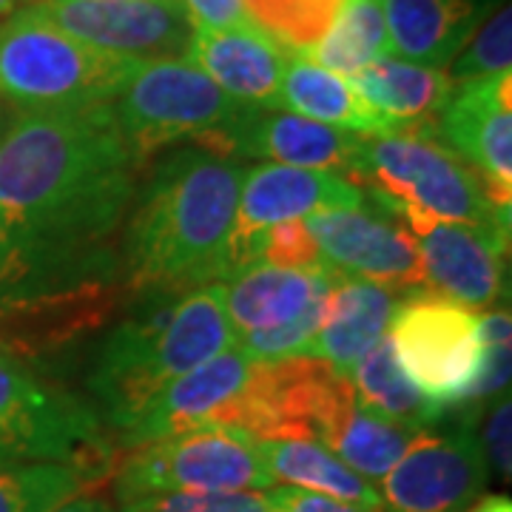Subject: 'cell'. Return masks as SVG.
Returning <instances> with one entry per match:
<instances>
[{"instance_id":"52a82bcc","label":"cell","mask_w":512,"mask_h":512,"mask_svg":"<svg viewBox=\"0 0 512 512\" xmlns=\"http://www.w3.org/2000/svg\"><path fill=\"white\" fill-rule=\"evenodd\" d=\"M274 478L254 439L194 427L131 447L117 467V501L157 493H262Z\"/></svg>"},{"instance_id":"e0dca14e","label":"cell","mask_w":512,"mask_h":512,"mask_svg":"<svg viewBox=\"0 0 512 512\" xmlns=\"http://www.w3.org/2000/svg\"><path fill=\"white\" fill-rule=\"evenodd\" d=\"M254 362L237 348L222 350L220 356L188 370L177 382L148 404L128 430L120 433L126 447H140L146 441L194 427H220L225 410L237 399L242 384L248 382Z\"/></svg>"},{"instance_id":"ba28073f","label":"cell","mask_w":512,"mask_h":512,"mask_svg":"<svg viewBox=\"0 0 512 512\" xmlns=\"http://www.w3.org/2000/svg\"><path fill=\"white\" fill-rule=\"evenodd\" d=\"M390 342L407 379L441 410L473 402L484 336L481 316L453 299L419 293L396 305Z\"/></svg>"},{"instance_id":"ffe728a7","label":"cell","mask_w":512,"mask_h":512,"mask_svg":"<svg viewBox=\"0 0 512 512\" xmlns=\"http://www.w3.org/2000/svg\"><path fill=\"white\" fill-rule=\"evenodd\" d=\"M498 0H384L390 55L447 69Z\"/></svg>"},{"instance_id":"ab89813d","label":"cell","mask_w":512,"mask_h":512,"mask_svg":"<svg viewBox=\"0 0 512 512\" xmlns=\"http://www.w3.org/2000/svg\"><path fill=\"white\" fill-rule=\"evenodd\" d=\"M26 3H35V0H0V18L12 15L15 9H20V6H26Z\"/></svg>"},{"instance_id":"6da1fadb","label":"cell","mask_w":512,"mask_h":512,"mask_svg":"<svg viewBox=\"0 0 512 512\" xmlns=\"http://www.w3.org/2000/svg\"><path fill=\"white\" fill-rule=\"evenodd\" d=\"M134 191L137 163L111 106L26 111L0 134V222L46 279H109L106 242Z\"/></svg>"},{"instance_id":"83f0119b","label":"cell","mask_w":512,"mask_h":512,"mask_svg":"<svg viewBox=\"0 0 512 512\" xmlns=\"http://www.w3.org/2000/svg\"><path fill=\"white\" fill-rule=\"evenodd\" d=\"M416 433L419 430L382 419L362 404H356L348 419L330 433L325 447L342 464H348L356 476H362L373 484V481H382L390 473V467L399 461L404 447L410 444Z\"/></svg>"},{"instance_id":"44dd1931","label":"cell","mask_w":512,"mask_h":512,"mask_svg":"<svg viewBox=\"0 0 512 512\" xmlns=\"http://www.w3.org/2000/svg\"><path fill=\"white\" fill-rule=\"evenodd\" d=\"M396 305L399 302L393 299V293L379 285L339 274L330 285L311 359L325 362L350 379L353 367L365 359V353L387 336Z\"/></svg>"},{"instance_id":"d4e9b609","label":"cell","mask_w":512,"mask_h":512,"mask_svg":"<svg viewBox=\"0 0 512 512\" xmlns=\"http://www.w3.org/2000/svg\"><path fill=\"white\" fill-rule=\"evenodd\" d=\"M350 384L362 407L404 427L427 430L444 416L439 404L430 402L419 387L407 379V373L396 359L390 336H384L382 342L365 353V359L353 367Z\"/></svg>"},{"instance_id":"ac0fdd59","label":"cell","mask_w":512,"mask_h":512,"mask_svg":"<svg viewBox=\"0 0 512 512\" xmlns=\"http://www.w3.org/2000/svg\"><path fill=\"white\" fill-rule=\"evenodd\" d=\"M185 57L242 106L279 109V89L291 55L254 26L194 32Z\"/></svg>"},{"instance_id":"d6a6232c","label":"cell","mask_w":512,"mask_h":512,"mask_svg":"<svg viewBox=\"0 0 512 512\" xmlns=\"http://www.w3.org/2000/svg\"><path fill=\"white\" fill-rule=\"evenodd\" d=\"M256 262L282 271H322L330 268L319 254V245L308 231L305 220H291L274 225L259 234L256 242Z\"/></svg>"},{"instance_id":"603a6c76","label":"cell","mask_w":512,"mask_h":512,"mask_svg":"<svg viewBox=\"0 0 512 512\" xmlns=\"http://www.w3.org/2000/svg\"><path fill=\"white\" fill-rule=\"evenodd\" d=\"M279 109L316 120L322 126L350 131L359 137H382L399 128L370 109L348 77L316 66L308 57H291L279 89Z\"/></svg>"},{"instance_id":"7bdbcfd3","label":"cell","mask_w":512,"mask_h":512,"mask_svg":"<svg viewBox=\"0 0 512 512\" xmlns=\"http://www.w3.org/2000/svg\"><path fill=\"white\" fill-rule=\"evenodd\" d=\"M379 3H382V0H379Z\"/></svg>"},{"instance_id":"484cf974","label":"cell","mask_w":512,"mask_h":512,"mask_svg":"<svg viewBox=\"0 0 512 512\" xmlns=\"http://www.w3.org/2000/svg\"><path fill=\"white\" fill-rule=\"evenodd\" d=\"M94 288H63L46 282L0 222V322L35 328L57 313L69 311Z\"/></svg>"},{"instance_id":"4316f807","label":"cell","mask_w":512,"mask_h":512,"mask_svg":"<svg viewBox=\"0 0 512 512\" xmlns=\"http://www.w3.org/2000/svg\"><path fill=\"white\" fill-rule=\"evenodd\" d=\"M390 55V37L384 23V9L379 0H345L339 15L311 52L308 60L353 80L370 63Z\"/></svg>"},{"instance_id":"836d02e7","label":"cell","mask_w":512,"mask_h":512,"mask_svg":"<svg viewBox=\"0 0 512 512\" xmlns=\"http://www.w3.org/2000/svg\"><path fill=\"white\" fill-rule=\"evenodd\" d=\"M481 336H484V365L478 376L473 402L493 399L510 382V313H487L481 316ZM470 402V404H473Z\"/></svg>"},{"instance_id":"4fadbf2b","label":"cell","mask_w":512,"mask_h":512,"mask_svg":"<svg viewBox=\"0 0 512 512\" xmlns=\"http://www.w3.org/2000/svg\"><path fill=\"white\" fill-rule=\"evenodd\" d=\"M439 143L467 163L487 197L512 208V72L461 80L433 126Z\"/></svg>"},{"instance_id":"d590c367","label":"cell","mask_w":512,"mask_h":512,"mask_svg":"<svg viewBox=\"0 0 512 512\" xmlns=\"http://www.w3.org/2000/svg\"><path fill=\"white\" fill-rule=\"evenodd\" d=\"M185 18L194 32H220L251 26L242 9V0H180Z\"/></svg>"},{"instance_id":"f35d334b","label":"cell","mask_w":512,"mask_h":512,"mask_svg":"<svg viewBox=\"0 0 512 512\" xmlns=\"http://www.w3.org/2000/svg\"><path fill=\"white\" fill-rule=\"evenodd\" d=\"M55 512H100V501L92 498V495H77L74 501L63 504V507Z\"/></svg>"},{"instance_id":"1f68e13d","label":"cell","mask_w":512,"mask_h":512,"mask_svg":"<svg viewBox=\"0 0 512 512\" xmlns=\"http://www.w3.org/2000/svg\"><path fill=\"white\" fill-rule=\"evenodd\" d=\"M111 512H274L265 493H157L120 501Z\"/></svg>"},{"instance_id":"5b68a950","label":"cell","mask_w":512,"mask_h":512,"mask_svg":"<svg viewBox=\"0 0 512 512\" xmlns=\"http://www.w3.org/2000/svg\"><path fill=\"white\" fill-rule=\"evenodd\" d=\"M362 180L387 211H419L510 237V211L498 208L476 171L427 128L367 137Z\"/></svg>"},{"instance_id":"74e56055","label":"cell","mask_w":512,"mask_h":512,"mask_svg":"<svg viewBox=\"0 0 512 512\" xmlns=\"http://www.w3.org/2000/svg\"><path fill=\"white\" fill-rule=\"evenodd\" d=\"M467 512H512V504L507 495H487V498L476 501Z\"/></svg>"},{"instance_id":"d6986e66","label":"cell","mask_w":512,"mask_h":512,"mask_svg":"<svg viewBox=\"0 0 512 512\" xmlns=\"http://www.w3.org/2000/svg\"><path fill=\"white\" fill-rule=\"evenodd\" d=\"M336 276L339 274L333 268L282 271L256 262L222 279V299L234 328V342L248 333L279 328L305 316L328 299Z\"/></svg>"},{"instance_id":"cb8c5ba5","label":"cell","mask_w":512,"mask_h":512,"mask_svg":"<svg viewBox=\"0 0 512 512\" xmlns=\"http://www.w3.org/2000/svg\"><path fill=\"white\" fill-rule=\"evenodd\" d=\"M256 447L274 481H285L288 487L328 495L336 501H348L370 510H384L379 490L362 476H356L348 464H342L319 441H256Z\"/></svg>"},{"instance_id":"8fae6325","label":"cell","mask_w":512,"mask_h":512,"mask_svg":"<svg viewBox=\"0 0 512 512\" xmlns=\"http://www.w3.org/2000/svg\"><path fill=\"white\" fill-rule=\"evenodd\" d=\"M490 478L487 456L473 427L447 433L419 430L382 478L384 512H467Z\"/></svg>"},{"instance_id":"2e32d148","label":"cell","mask_w":512,"mask_h":512,"mask_svg":"<svg viewBox=\"0 0 512 512\" xmlns=\"http://www.w3.org/2000/svg\"><path fill=\"white\" fill-rule=\"evenodd\" d=\"M365 140L359 134L322 126L293 111L248 106L239 123L214 154L220 157H262L268 163L328 171L356 180L365 168Z\"/></svg>"},{"instance_id":"8d00e7d4","label":"cell","mask_w":512,"mask_h":512,"mask_svg":"<svg viewBox=\"0 0 512 512\" xmlns=\"http://www.w3.org/2000/svg\"><path fill=\"white\" fill-rule=\"evenodd\" d=\"M268 495H271L274 512H384L359 507V504H348V501H336V498H328V495L308 493V490L288 487V484L268 490Z\"/></svg>"},{"instance_id":"e575fe53","label":"cell","mask_w":512,"mask_h":512,"mask_svg":"<svg viewBox=\"0 0 512 512\" xmlns=\"http://www.w3.org/2000/svg\"><path fill=\"white\" fill-rule=\"evenodd\" d=\"M512 407L510 399L504 396V402H498L490 413V419L484 424V430L478 433L484 456H487V467L493 470L495 476H501L504 481H510L512 456H510V430H512Z\"/></svg>"},{"instance_id":"7402d4cb","label":"cell","mask_w":512,"mask_h":512,"mask_svg":"<svg viewBox=\"0 0 512 512\" xmlns=\"http://www.w3.org/2000/svg\"><path fill=\"white\" fill-rule=\"evenodd\" d=\"M350 83L365 97L370 109L379 111L399 131H413V128L433 131L444 103L450 100L456 86L447 69L421 66L393 55L379 57Z\"/></svg>"},{"instance_id":"5bb4252c","label":"cell","mask_w":512,"mask_h":512,"mask_svg":"<svg viewBox=\"0 0 512 512\" xmlns=\"http://www.w3.org/2000/svg\"><path fill=\"white\" fill-rule=\"evenodd\" d=\"M419 245L424 291L464 308H487L507 279L510 237L464 222H447L419 211H393Z\"/></svg>"},{"instance_id":"4dcf8cb0","label":"cell","mask_w":512,"mask_h":512,"mask_svg":"<svg viewBox=\"0 0 512 512\" xmlns=\"http://www.w3.org/2000/svg\"><path fill=\"white\" fill-rule=\"evenodd\" d=\"M501 72H512V15L507 0L490 12V18L478 26L467 46L447 66L453 83Z\"/></svg>"},{"instance_id":"f546056e","label":"cell","mask_w":512,"mask_h":512,"mask_svg":"<svg viewBox=\"0 0 512 512\" xmlns=\"http://www.w3.org/2000/svg\"><path fill=\"white\" fill-rule=\"evenodd\" d=\"M89 478L83 470L52 461H18L0 467V512H55L86 495Z\"/></svg>"},{"instance_id":"9a60e30c","label":"cell","mask_w":512,"mask_h":512,"mask_svg":"<svg viewBox=\"0 0 512 512\" xmlns=\"http://www.w3.org/2000/svg\"><path fill=\"white\" fill-rule=\"evenodd\" d=\"M60 29L111 55L185 57L191 23L180 0H37Z\"/></svg>"},{"instance_id":"9c48e42d","label":"cell","mask_w":512,"mask_h":512,"mask_svg":"<svg viewBox=\"0 0 512 512\" xmlns=\"http://www.w3.org/2000/svg\"><path fill=\"white\" fill-rule=\"evenodd\" d=\"M0 444L15 461L69 464L89 478L106 458L92 407L46 387L6 350H0Z\"/></svg>"},{"instance_id":"3957f363","label":"cell","mask_w":512,"mask_h":512,"mask_svg":"<svg viewBox=\"0 0 512 512\" xmlns=\"http://www.w3.org/2000/svg\"><path fill=\"white\" fill-rule=\"evenodd\" d=\"M234 348L222 285L168 293L148 313L120 322L94 356L89 390L114 430H128L165 387Z\"/></svg>"},{"instance_id":"60d3db41","label":"cell","mask_w":512,"mask_h":512,"mask_svg":"<svg viewBox=\"0 0 512 512\" xmlns=\"http://www.w3.org/2000/svg\"><path fill=\"white\" fill-rule=\"evenodd\" d=\"M6 464H18V461H15V456L0 444V467H6Z\"/></svg>"},{"instance_id":"7c38bea8","label":"cell","mask_w":512,"mask_h":512,"mask_svg":"<svg viewBox=\"0 0 512 512\" xmlns=\"http://www.w3.org/2000/svg\"><path fill=\"white\" fill-rule=\"evenodd\" d=\"M362 202L365 191L339 174L276 163L248 168L242 174L237 217L228 239V276L256 265V242L262 231L328 208H359Z\"/></svg>"},{"instance_id":"f1b7e54d","label":"cell","mask_w":512,"mask_h":512,"mask_svg":"<svg viewBox=\"0 0 512 512\" xmlns=\"http://www.w3.org/2000/svg\"><path fill=\"white\" fill-rule=\"evenodd\" d=\"M345 0H242L248 23L291 57H305L328 35Z\"/></svg>"},{"instance_id":"30bf717a","label":"cell","mask_w":512,"mask_h":512,"mask_svg":"<svg viewBox=\"0 0 512 512\" xmlns=\"http://www.w3.org/2000/svg\"><path fill=\"white\" fill-rule=\"evenodd\" d=\"M305 225L336 274L365 279L390 293H427L416 239L379 202L316 211L305 217Z\"/></svg>"},{"instance_id":"8992f818","label":"cell","mask_w":512,"mask_h":512,"mask_svg":"<svg viewBox=\"0 0 512 512\" xmlns=\"http://www.w3.org/2000/svg\"><path fill=\"white\" fill-rule=\"evenodd\" d=\"M134 163L191 140L214 151L248 106L222 92L188 57L146 60L111 103Z\"/></svg>"},{"instance_id":"b9f144b4","label":"cell","mask_w":512,"mask_h":512,"mask_svg":"<svg viewBox=\"0 0 512 512\" xmlns=\"http://www.w3.org/2000/svg\"><path fill=\"white\" fill-rule=\"evenodd\" d=\"M100 512H111V507H106V504H100Z\"/></svg>"},{"instance_id":"7a4b0ae2","label":"cell","mask_w":512,"mask_h":512,"mask_svg":"<svg viewBox=\"0 0 512 512\" xmlns=\"http://www.w3.org/2000/svg\"><path fill=\"white\" fill-rule=\"evenodd\" d=\"M245 168L200 146L168 151L143 188L123 239L126 288L185 293L228 276V239Z\"/></svg>"},{"instance_id":"277c9868","label":"cell","mask_w":512,"mask_h":512,"mask_svg":"<svg viewBox=\"0 0 512 512\" xmlns=\"http://www.w3.org/2000/svg\"><path fill=\"white\" fill-rule=\"evenodd\" d=\"M143 63L60 29L37 0L0 18V97L23 114L111 106Z\"/></svg>"}]
</instances>
